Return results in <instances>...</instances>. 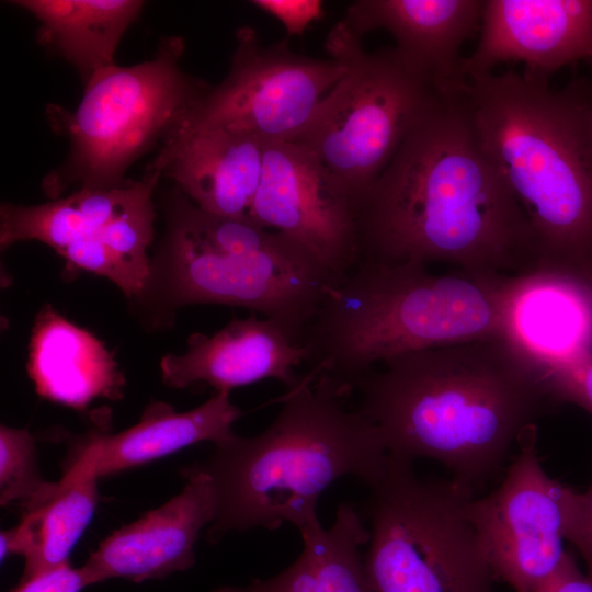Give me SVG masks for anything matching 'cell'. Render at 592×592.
Masks as SVG:
<instances>
[{
    "mask_svg": "<svg viewBox=\"0 0 592 592\" xmlns=\"http://www.w3.org/2000/svg\"><path fill=\"white\" fill-rule=\"evenodd\" d=\"M462 86L436 91L358 201V263L537 271L528 219L481 147Z\"/></svg>",
    "mask_w": 592,
    "mask_h": 592,
    "instance_id": "obj_1",
    "label": "cell"
},
{
    "mask_svg": "<svg viewBox=\"0 0 592 592\" xmlns=\"http://www.w3.org/2000/svg\"><path fill=\"white\" fill-rule=\"evenodd\" d=\"M353 390L390 456L435 460L474 494L521 436L560 403L544 369L505 339L454 343L385 361Z\"/></svg>",
    "mask_w": 592,
    "mask_h": 592,
    "instance_id": "obj_2",
    "label": "cell"
},
{
    "mask_svg": "<svg viewBox=\"0 0 592 592\" xmlns=\"http://www.w3.org/2000/svg\"><path fill=\"white\" fill-rule=\"evenodd\" d=\"M481 147L533 231L537 271L592 280V88L506 71L462 87Z\"/></svg>",
    "mask_w": 592,
    "mask_h": 592,
    "instance_id": "obj_3",
    "label": "cell"
},
{
    "mask_svg": "<svg viewBox=\"0 0 592 592\" xmlns=\"http://www.w3.org/2000/svg\"><path fill=\"white\" fill-rule=\"evenodd\" d=\"M345 396L323 378L299 376L281 397L282 408L261 434L234 432L204 460L183 468L208 476L216 512L210 544L229 532L318 520L320 494L352 475L367 486L386 470L389 454L378 428L349 410Z\"/></svg>",
    "mask_w": 592,
    "mask_h": 592,
    "instance_id": "obj_4",
    "label": "cell"
},
{
    "mask_svg": "<svg viewBox=\"0 0 592 592\" xmlns=\"http://www.w3.org/2000/svg\"><path fill=\"white\" fill-rule=\"evenodd\" d=\"M520 276L361 262L329 292L305 331L306 373L348 396L374 365L395 356L506 340Z\"/></svg>",
    "mask_w": 592,
    "mask_h": 592,
    "instance_id": "obj_5",
    "label": "cell"
},
{
    "mask_svg": "<svg viewBox=\"0 0 592 592\" xmlns=\"http://www.w3.org/2000/svg\"><path fill=\"white\" fill-rule=\"evenodd\" d=\"M339 283L285 235L249 216L203 212L179 190L167 208L166 234L138 297L152 309L194 304L243 307L304 339Z\"/></svg>",
    "mask_w": 592,
    "mask_h": 592,
    "instance_id": "obj_6",
    "label": "cell"
},
{
    "mask_svg": "<svg viewBox=\"0 0 592 592\" xmlns=\"http://www.w3.org/2000/svg\"><path fill=\"white\" fill-rule=\"evenodd\" d=\"M413 462L389 455L369 487L363 556L369 592H496L498 582L452 478H422Z\"/></svg>",
    "mask_w": 592,
    "mask_h": 592,
    "instance_id": "obj_7",
    "label": "cell"
},
{
    "mask_svg": "<svg viewBox=\"0 0 592 592\" xmlns=\"http://www.w3.org/2000/svg\"><path fill=\"white\" fill-rule=\"evenodd\" d=\"M183 49L182 38L163 39L153 59L98 72L75 111L49 107L52 126L70 144L66 161L43 182L52 200L72 185L124 184L127 168L179 126L209 90L182 71Z\"/></svg>",
    "mask_w": 592,
    "mask_h": 592,
    "instance_id": "obj_8",
    "label": "cell"
},
{
    "mask_svg": "<svg viewBox=\"0 0 592 592\" xmlns=\"http://www.w3.org/2000/svg\"><path fill=\"white\" fill-rule=\"evenodd\" d=\"M325 47L345 72L292 143L319 159L356 209L437 89L395 48L365 52L342 20Z\"/></svg>",
    "mask_w": 592,
    "mask_h": 592,
    "instance_id": "obj_9",
    "label": "cell"
},
{
    "mask_svg": "<svg viewBox=\"0 0 592 592\" xmlns=\"http://www.w3.org/2000/svg\"><path fill=\"white\" fill-rule=\"evenodd\" d=\"M161 175L147 169L136 182L110 189H78L39 205L4 203L0 246L36 240L55 250L69 270L106 277L127 298L144 292L151 260L156 212L153 190Z\"/></svg>",
    "mask_w": 592,
    "mask_h": 592,
    "instance_id": "obj_10",
    "label": "cell"
},
{
    "mask_svg": "<svg viewBox=\"0 0 592 592\" xmlns=\"http://www.w3.org/2000/svg\"><path fill=\"white\" fill-rule=\"evenodd\" d=\"M230 69L178 127H218L263 141H293L345 72L334 59L293 52L286 41L263 45L254 29L237 31Z\"/></svg>",
    "mask_w": 592,
    "mask_h": 592,
    "instance_id": "obj_11",
    "label": "cell"
},
{
    "mask_svg": "<svg viewBox=\"0 0 592 592\" xmlns=\"http://www.w3.org/2000/svg\"><path fill=\"white\" fill-rule=\"evenodd\" d=\"M517 446L499 486L486 496L470 497L465 510L497 581L514 592H537L569 555L562 543L569 487L542 466L536 426Z\"/></svg>",
    "mask_w": 592,
    "mask_h": 592,
    "instance_id": "obj_12",
    "label": "cell"
},
{
    "mask_svg": "<svg viewBox=\"0 0 592 592\" xmlns=\"http://www.w3.org/2000/svg\"><path fill=\"white\" fill-rule=\"evenodd\" d=\"M310 254L339 284L360 261L356 209L319 159L292 141H265L260 184L249 210Z\"/></svg>",
    "mask_w": 592,
    "mask_h": 592,
    "instance_id": "obj_13",
    "label": "cell"
},
{
    "mask_svg": "<svg viewBox=\"0 0 592 592\" xmlns=\"http://www.w3.org/2000/svg\"><path fill=\"white\" fill-rule=\"evenodd\" d=\"M480 27L462 59L466 79L506 61L524 62V75L540 80L581 59L592 64V0H485Z\"/></svg>",
    "mask_w": 592,
    "mask_h": 592,
    "instance_id": "obj_14",
    "label": "cell"
},
{
    "mask_svg": "<svg viewBox=\"0 0 592 592\" xmlns=\"http://www.w3.org/2000/svg\"><path fill=\"white\" fill-rule=\"evenodd\" d=\"M182 491L104 538L83 569L92 584L109 579L140 583L190 569L202 528L210 525L216 504L207 475L181 469Z\"/></svg>",
    "mask_w": 592,
    "mask_h": 592,
    "instance_id": "obj_15",
    "label": "cell"
},
{
    "mask_svg": "<svg viewBox=\"0 0 592 592\" xmlns=\"http://www.w3.org/2000/svg\"><path fill=\"white\" fill-rule=\"evenodd\" d=\"M306 358L300 335L276 320L251 314L234 317L213 335L192 334L184 353L161 358L160 371L164 385L175 389L205 384L216 392H230L267 378L288 388L298 382L295 367Z\"/></svg>",
    "mask_w": 592,
    "mask_h": 592,
    "instance_id": "obj_16",
    "label": "cell"
},
{
    "mask_svg": "<svg viewBox=\"0 0 592 592\" xmlns=\"http://www.w3.org/2000/svg\"><path fill=\"white\" fill-rule=\"evenodd\" d=\"M265 141L218 127H177L148 167L196 207L246 217L260 184Z\"/></svg>",
    "mask_w": 592,
    "mask_h": 592,
    "instance_id": "obj_17",
    "label": "cell"
},
{
    "mask_svg": "<svg viewBox=\"0 0 592 592\" xmlns=\"http://www.w3.org/2000/svg\"><path fill=\"white\" fill-rule=\"evenodd\" d=\"M482 8L480 0H360L342 21L360 37L388 31L412 69L437 90H449L467 80L459 50L480 26Z\"/></svg>",
    "mask_w": 592,
    "mask_h": 592,
    "instance_id": "obj_18",
    "label": "cell"
},
{
    "mask_svg": "<svg viewBox=\"0 0 592 592\" xmlns=\"http://www.w3.org/2000/svg\"><path fill=\"white\" fill-rule=\"evenodd\" d=\"M241 410L230 392L219 391L184 412L163 401H152L139 421L118 433L102 429L76 439L68 465L92 469L98 478L149 464L200 442H220L232 433Z\"/></svg>",
    "mask_w": 592,
    "mask_h": 592,
    "instance_id": "obj_19",
    "label": "cell"
},
{
    "mask_svg": "<svg viewBox=\"0 0 592 592\" xmlns=\"http://www.w3.org/2000/svg\"><path fill=\"white\" fill-rule=\"evenodd\" d=\"M26 367L41 397L77 411L124 396V375L104 343L50 305L35 318Z\"/></svg>",
    "mask_w": 592,
    "mask_h": 592,
    "instance_id": "obj_20",
    "label": "cell"
},
{
    "mask_svg": "<svg viewBox=\"0 0 592 592\" xmlns=\"http://www.w3.org/2000/svg\"><path fill=\"white\" fill-rule=\"evenodd\" d=\"M506 340L544 371L592 353V280L547 271L521 275Z\"/></svg>",
    "mask_w": 592,
    "mask_h": 592,
    "instance_id": "obj_21",
    "label": "cell"
},
{
    "mask_svg": "<svg viewBox=\"0 0 592 592\" xmlns=\"http://www.w3.org/2000/svg\"><path fill=\"white\" fill-rule=\"evenodd\" d=\"M98 477L89 468L66 466L42 500L23 510L20 523L0 534V556L24 558L21 580L69 562V555L93 519Z\"/></svg>",
    "mask_w": 592,
    "mask_h": 592,
    "instance_id": "obj_22",
    "label": "cell"
},
{
    "mask_svg": "<svg viewBox=\"0 0 592 592\" xmlns=\"http://www.w3.org/2000/svg\"><path fill=\"white\" fill-rule=\"evenodd\" d=\"M303 550L286 569L244 587L214 592H369L360 548L369 530L351 503H341L329 528L315 520L299 530Z\"/></svg>",
    "mask_w": 592,
    "mask_h": 592,
    "instance_id": "obj_23",
    "label": "cell"
},
{
    "mask_svg": "<svg viewBox=\"0 0 592 592\" xmlns=\"http://www.w3.org/2000/svg\"><path fill=\"white\" fill-rule=\"evenodd\" d=\"M38 22V42L65 58L88 83L114 64L115 50L139 15L138 0H20Z\"/></svg>",
    "mask_w": 592,
    "mask_h": 592,
    "instance_id": "obj_24",
    "label": "cell"
},
{
    "mask_svg": "<svg viewBox=\"0 0 592 592\" xmlns=\"http://www.w3.org/2000/svg\"><path fill=\"white\" fill-rule=\"evenodd\" d=\"M56 482L39 474L35 442L26 429L0 428V504L18 502L23 510L47 496Z\"/></svg>",
    "mask_w": 592,
    "mask_h": 592,
    "instance_id": "obj_25",
    "label": "cell"
},
{
    "mask_svg": "<svg viewBox=\"0 0 592 592\" xmlns=\"http://www.w3.org/2000/svg\"><path fill=\"white\" fill-rule=\"evenodd\" d=\"M545 374L560 405L576 403L592 414V353L556 364Z\"/></svg>",
    "mask_w": 592,
    "mask_h": 592,
    "instance_id": "obj_26",
    "label": "cell"
},
{
    "mask_svg": "<svg viewBox=\"0 0 592 592\" xmlns=\"http://www.w3.org/2000/svg\"><path fill=\"white\" fill-rule=\"evenodd\" d=\"M565 515L566 540L579 550L592 581V482L584 492L568 488Z\"/></svg>",
    "mask_w": 592,
    "mask_h": 592,
    "instance_id": "obj_27",
    "label": "cell"
},
{
    "mask_svg": "<svg viewBox=\"0 0 592 592\" xmlns=\"http://www.w3.org/2000/svg\"><path fill=\"white\" fill-rule=\"evenodd\" d=\"M93 585L83 567L66 562L27 579L20 580L10 592H81Z\"/></svg>",
    "mask_w": 592,
    "mask_h": 592,
    "instance_id": "obj_28",
    "label": "cell"
},
{
    "mask_svg": "<svg viewBox=\"0 0 592 592\" xmlns=\"http://www.w3.org/2000/svg\"><path fill=\"white\" fill-rule=\"evenodd\" d=\"M251 3L281 21L289 35H300L323 13L322 3L316 0H255Z\"/></svg>",
    "mask_w": 592,
    "mask_h": 592,
    "instance_id": "obj_29",
    "label": "cell"
},
{
    "mask_svg": "<svg viewBox=\"0 0 592 592\" xmlns=\"http://www.w3.org/2000/svg\"><path fill=\"white\" fill-rule=\"evenodd\" d=\"M537 592H592V581L569 554L559 571Z\"/></svg>",
    "mask_w": 592,
    "mask_h": 592,
    "instance_id": "obj_30",
    "label": "cell"
},
{
    "mask_svg": "<svg viewBox=\"0 0 592 592\" xmlns=\"http://www.w3.org/2000/svg\"><path fill=\"white\" fill-rule=\"evenodd\" d=\"M589 113H590V119L592 124V92H591L590 101H589Z\"/></svg>",
    "mask_w": 592,
    "mask_h": 592,
    "instance_id": "obj_31",
    "label": "cell"
}]
</instances>
